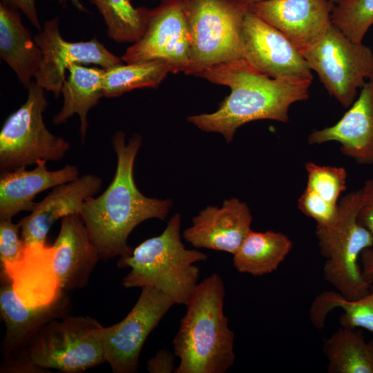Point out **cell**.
<instances>
[{
    "label": "cell",
    "mask_w": 373,
    "mask_h": 373,
    "mask_svg": "<svg viewBox=\"0 0 373 373\" xmlns=\"http://www.w3.org/2000/svg\"><path fill=\"white\" fill-rule=\"evenodd\" d=\"M307 180L306 188L334 206H338L341 193L346 190L347 171L344 167L305 164Z\"/></svg>",
    "instance_id": "30"
},
{
    "label": "cell",
    "mask_w": 373,
    "mask_h": 373,
    "mask_svg": "<svg viewBox=\"0 0 373 373\" xmlns=\"http://www.w3.org/2000/svg\"><path fill=\"white\" fill-rule=\"evenodd\" d=\"M175 304L165 293L152 287H144L125 318L104 327L102 343L106 362L113 372H137L139 356L145 341Z\"/></svg>",
    "instance_id": "10"
},
{
    "label": "cell",
    "mask_w": 373,
    "mask_h": 373,
    "mask_svg": "<svg viewBox=\"0 0 373 373\" xmlns=\"http://www.w3.org/2000/svg\"><path fill=\"white\" fill-rule=\"evenodd\" d=\"M19 222L13 223L12 219L0 220V260L1 268L3 269L19 262L23 257L26 245L19 231Z\"/></svg>",
    "instance_id": "31"
},
{
    "label": "cell",
    "mask_w": 373,
    "mask_h": 373,
    "mask_svg": "<svg viewBox=\"0 0 373 373\" xmlns=\"http://www.w3.org/2000/svg\"><path fill=\"white\" fill-rule=\"evenodd\" d=\"M243 59L273 78L312 79V70L301 52L280 31L248 10L242 27Z\"/></svg>",
    "instance_id": "13"
},
{
    "label": "cell",
    "mask_w": 373,
    "mask_h": 373,
    "mask_svg": "<svg viewBox=\"0 0 373 373\" xmlns=\"http://www.w3.org/2000/svg\"><path fill=\"white\" fill-rule=\"evenodd\" d=\"M225 287L213 273L198 283L173 339L175 373H225L236 360L234 332L224 313Z\"/></svg>",
    "instance_id": "3"
},
{
    "label": "cell",
    "mask_w": 373,
    "mask_h": 373,
    "mask_svg": "<svg viewBox=\"0 0 373 373\" xmlns=\"http://www.w3.org/2000/svg\"><path fill=\"white\" fill-rule=\"evenodd\" d=\"M78 168L67 164L49 171L46 161L41 160L32 170L20 168L1 173L0 220L12 219L21 211H32L36 203L34 198L39 193L59 184L77 179Z\"/></svg>",
    "instance_id": "21"
},
{
    "label": "cell",
    "mask_w": 373,
    "mask_h": 373,
    "mask_svg": "<svg viewBox=\"0 0 373 373\" xmlns=\"http://www.w3.org/2000/svg\"><path fill=\"white\" fill-rule=\"evenodd\" d=\"M361 192V198L358 212V220L369 231L373 238V178L367 180L364 182Z\"/></svg>",
    "instance_id": "33"
},
{
    "label": "cell",
    "mask_w": 373,
    "mask_h": 373,
    "mask_svg": "<svg viewBox=\"0 0 373 373\" xmlns=\"http://www.w3.org/2000/svg\"><path fill=\"white\" fill-rule=\"evenodd\" d=\"M328 93L344 107L356 99L357 90L373 78V52L352 41L332 23L312 46L301 52Z\"/></svg>",
    "instance_id": "9"
},
{
    "label": "cell",
    "mask_w": 373,
    "mask_h": 373,
    "mask_svg": "<svg viewBox=\"0 0 373 373\" xmlns=\"http://www.w3.org/2000/svg\"><path fill=\"white\" fill-rule=\"evenodd\" d=\"M307 142H336L342 154L357 164H373V78L365 82L358 97L335 124L313 131Z\"/></svg>",
    "instance_id": "16"
},
{
    "label": "cell",
    "mask_w": 373,
    "mask_h": 373,
    "mask_svg": "<svg viewBox=\"0 0 373 373\" xmlns=\"http://www.w3.org/2000/svg\"><path fill=\"white\" fill-rule=\"evenodd\" d=\"M237 1H238L240 3H245L246 5L249 6V5L252 4V3L261 2V1H268V0H237Z\"/></svg>",
    "instance_id": "38"
},
{
    "label": "cell",
    "mask_w": 373,
    "mask_h": 373,
    "mask_svg": "<svg viewBox=\"0 0 373 373\" xmlns=\"http://www.w3.org/2000/svg\"><path fill=\"white\" fill-rule=\"evenodd\" d=\"M253 216L247 203L227 199L221 207L207 206L183 231L184 239L195 248L234 254L251 230Z\"/></svg>",
    "instance_id": "15"
},
{
    "label": "cell",
    "mask_w": 373,
    "mask_h": 373,
    "mask_svg": "<svg viewBox=\"0 0 373 373\" xmlns=\"http://www.w3.org/2000/svg\"><path fill=\"white\" fill-rule=\"evenodd\" d=\"M181 225V215H173L161 234L119 258L117 267L131 269L122 279L125 288L152 287L167 294L175 304H186L198 283L200 269L195 263L207 260V256L184 247Z\"/></svg>",
    "instance_id": "4"
},
{
    "label": "cell",
    "mask_w": 373,
    "mask_h": 373,
    "mask_svg": "<svg viewBox=\"0 0 373 373\" xmlns=\"http://www.w3.org/2000/svg\"><path fill=\"white\" fill-rule=\"evenodd\" d=\"M360 260L363 277L368 282L373 283V247L363 250Z\"/></svg>",
    "instance_id": "36"
},
{
    "label": "cell",
    "mask_w": 373,
    "mask_h": 373,
    "mask_svg": "<svg viewBox=\"0 0 373 373\" xmlns=\"http://www.w3.org/2000/svg\"><path fill=\"white\" fill-rule=\"evenodd\" d=\"M361 198V189L344 195L334 221L316 229L320 252L325 260L323 277L349 299L364 296L373 286L363 277L358 263L363 251L373 247L372 236L358 220Z\"/></svg>",
    "instance_id": "5"
},
{
    "label": "cell",
    "mask_w": 373,
    "mask_h": 373,
    "mask_svg": "<svg viewBox=\"0 0 373 373\" xmlns=\"http://www.w3.org/2000/svg\"><path fill=\"white\" fill-rule=\"evenodd\" d=\"M34 39L43 55L35 76V82L44 90L52 92L55 98L60 96L66 70L70 65L93 64L107 69L123 64L121 57L110 52L96 37L79 42L64 39L58 17L46 21Z\"/></svg>",
    "instance_id": "12"
},
{
    "label": "cell",
    "mask_w": 373,
    "mask_h": 373,
    "mask_svg": "<svg viewBox=\"0 0 373 373\" xmlns=\"http://www.w3.org/2000/svg\"><path fill=\"white\" fill-rule=\"evenodd\" d=\"M329 373H373V338L359 328L342 327L324 341Z\"/></svg>",
    "instance_id": "25"
},
{
    "label": "cell",
    "mask_w": 373,
    "mask_h": 373,
    "mask_svg": "<svg viewBox=\"0 0 373 373\" xmlns=\"http://www.w3.org/2000/svg\"><path fill=\"white\" fill-rule=\"evenodd\" d=\"M199 77L229 87L231 93L213 113L191 115L187 121L202 131L220 133L227 143L246 123L260 119L287 122L291 105L308 99L312 80L270 77L243 58L209 68Z\"/></svg>",
    "instance_id": "1"
},
{
    "label": "cell",
    "mask_w": 373,
    "mask_h": 373,
    "mask_svg": "<svg viewBox=\"0 0 373 373\" xmlns=\"http://www.w3.org/2000/svg\"><path fill=\"white\" fill-rule=\"evenodd\" d=\"M53 247L34 244L26 246L21 259L1 269L12 283L20 300L29 307L50 305L64 293L53 268Z\"/></svg>",
    "instance_id": "20"
},
{
    "label": "cell",
    "mask_w": 373,
    "mask_h": 373,
    "mask_svg": "<svg viewBox=\"0 0 373 373\" xmlns=\"http://www.w3.org/2000/svg\"><path fill=\"white\" fill-rule=\"evenodd\" d=\"M331 21L352 41L362 42L373 25V0H345L336 5Z\"/></svg>",
    "instance_id": "29"
},
{
    "label": "cell",
    "mask_w": 373,
    "mask_h": 373,
    "mask_svg": "<svg viewBox=\"0 0 373 373\" xmlns=\"http://www.w3.org/2000/svg\"><path fill=\"white\" fill-rule=\"evenodd\" d=\"M331 2H332L335 5H338L342 2H343L345 0H329Z\"/></svg>",
    "instance_id": "39"
},
{
    "label": "cell",
    "mask_w": 373,
    "mask_h": 373,
    "mask_svg": "<svg viewBox=\"0 0 373 373\" xmlns=\"http://www.w3.org/2000/svg\"><path fill=\"white\" fill-rule=\"evenodd\" d=\"M52 247L53 268L61 288L73 290L86 286L101 258L79 215L61 218L60 230Z\"/></svg>",
    "instance_id": "19"
},
{
    "label": "cell",
    "mask_w": 373,
    "mask_h": 373,
    "mask_svg": "<svg viewBox=\"0 0 373 373\" xmlns=\"http://www.w3.org/2000/svg\"><path fill=\"white\" fill-rule=\"evenodd\" d=\"M106 26L107 36L118 43H135L144 35L152 9L134 7L131 0H89Z\"/></svg>",
    "instance_id": "27"
},
{
    "label": "cell",
    "mask_w": 373,
    "mask_h": 373,
    "mask_svg": "<svg viewBox=\"0 0 373 373\" xmlns=\"http://www.w3.org/2000/svg\"><path fill=\"white\" fill-rule=\"evenodd\" d=\"M26 102L8 117L0 132V171L26 168L41 160L59 161L70 148L64 138L46 128L43 113L48 106L44 89L32 82Z\"/></svg>",
    "instance_id": "8"
},
{
    "label": "cell",
    "mask_w": 373,
    "mask_h": 373,
    "mask_svg": "<svg viewBox=\"0 0 373 373\" xmlns=\"http://www.w3.org/2000/svg\"><path fill=\"white\" fill-rule=\"evenodd\" d=\"M69 76L63 84V106L52 119L55 124L65 123L74 114L80 119L79 133L84 143L88 129L87 115L104 97L102 79L104 68H88L74 64L68 68Z\"/></svg>",
    "instance_id": "23"
},
{
    "label": "cell",
    "mask_w": 373,
    "mask_h": 373,
    "mask_svg": "<svg viewBox=\"0 0 373 373\" xmlns=\"http://www.w3.org/2000/svg\"><path fill=\"white\" fill-rule=\"evenodd\" d=\"M297 206L302 213L314 219L320 226L332 222L338 211V206L329 204L307 188L299 197Z\"/></svg>",
    "instance_id": "32"
},
{
    "label": "cell",
    "mask_w": 373,
    "mask_h": 373,
    "mask_svg": "<svg viewBox=\"0 0 373 373\" xmlns=\"http://www.w3.org/2000/svg\"><path fill=\"white\" fill-rule=\"evenodd\" d=\"M175 356L167 350H160L147 361L146 370L150 373L175 372Z\"/></svg>",
    "instance_id": "34"
},
{
    "label": "cell",
    "mask_w": 373,
    "mask_h": 373,
    "mask_svg": "<svg viewBox=\"0 0 373 373\" xmlns=\"http://www.w3.org/2000/svg\"><path fill=\"white\" fill-rule=\"evenodd\" d=\"M191 58V41L181 0H160L152 8L147 28L122 56L126 64L162 61L173 73H186Z\"/></svg>",
    "instance_id": "11"
},
{
    "label": "cell",
    "mask_w": 373,
    "mask_h": 373,
    "mask_svg": "<svg viewBox=\"0 0 373 373\" xmlns=\"http://www.w3.org/2000/svg\"><path fill=\"white\" fill-rule=\"evenodd\" d=\"M191 41L186 75L243 58L242 27L249 6L237 0H181Z\"/></svg>",
    "instance_id": "6"
},
{
    "label": "cell",
    "mask_w": 373,
    "mask_h": 373,
    "mask_svg": "<svg viewBox=\"0 0 373 373\" xmlns=\"http://www.w3.org/2000/svg\"><path fill=\"white\" fill-rule=\"evenodd\" d=\"M111 142L117 155L114 177L100 195L84 202L79 214L102 260L131 254L127 240L132 231L144 220H164L173 204L144 195L135 184L133 167L142 137L135 133L126 143L125 133L118 131Z\"/></svg>",
    "instance_id": "2"
},
{
    "label": "cell",
    "mask_w": 373,
    "mask_h": 373,
    "mask_svg": "<svg viewBox=\"0 0 373 373\" xmlns=\"http://www.w3.org/2000/svg\"><path fill=\"white\" fill-rule=\"evenodd\" d=\"M170 73H173L172 68L158 60L122 64L105 69L104 97H116L136 88H157Z\"/></svg>",
    "instance_id": "28"
},
{
    "label": "cell",
    "mask_w": 373,
    "mask_h": 373,
    "mask_svg": "<svg viewBox=\"0 0 373 373\" xmlns=\"http://www.w3.org/2000/svg\"><path fill=\"white\" fill-rule=\"evenodd\" d=\"M293 248L282 232L251 230L233 255V265L240 273L262 276L276 271Z\"/></svg>",
    "instance_id": "24"
},
{
    "label": "cell",
    "mask_w": 373,
    "mask_h": 373,
    "mask_svg": "<svg viewBox=\"0 0 373 373\" xmlns=\"http://www.w3.org/2000/svg\"><path fill=\"white\" fill-rule=\"evenodd\" d=\"M104 327L89 316L67 314L47 323L18 352L44 370L82 372L106 362Z\"/></svg>",
    "instance_id": "7"
},
{
    "label": "cell",
    "mask_w": 373,
    "mask_h": 373,
    "mask_svg": "<svg viewBox=\"0 0 373 373\" xmlns=\"http://www.w3.org/2000/svg\"><path fill=\"white\" fill-rule=\"evenodd\" d=\"M0 56L28 88L39 69L42 52L23 25L18 10L0 3Z\"/></svg>",
    "instance_id": "22"
},
{
    "label": "cell",
    "mask_w": 373,
    "mask_h": 373,
    "mask_svg": "<svg viewBox=\"0 0 373 373\" xmlns=\"http://www.w3.org/2000/svg\"><path fill=\"white\" fill-rule=\"evenodd\" d=\"M62 1H65L66 0H62ZM68 1H70V3L73 4V6L75 8H77L79 11L84 12H88L87 9L81 3L80 0H68Z\"/></svg>",
    "instance_id": "37"
},
{
    "label": "cell",
    "mask_w": 373,
    "mask_h": 373,
    "mask_svg": "<svg viewBox=\"0 0 373 373\" xmlns=\"http://www.w3.org/2000/svg\"><path fill=\"white\" fill-rule=\"evenodd\" d=\"M1 278L0 312L6 326L1 353L6 358L23 349L47 323L68 314L70 303L63 293L50 305L29 307L17 296L10 280L2 274Z\"/></svg>",
    "instance_id": "17"
},
{
    "label": "cell",
    "mask_w": 373,
    "mask_h": 373,
    "mask_svg": "<svg viewBox=\"0 0 373 373\" xmlns=\"http://www.w3.org/2000/svg\"><path fill=\"white\" fill-rule=\"evenodd\" d=\"M329 0H268L249 10L284 34L300 51L314 44L332 23Z\"/></svg>",
    "instance_id": "14"
},
{
    "label": "cell",
    "mask_w": 373,
    "mask_h": 373,
    "mask_svg": "<svg viewBox=\"0 0 373 373\" xmlns=\"http://www.w3.org/2000/svg\"><path fill=\"white\" fill-rule=\"evenodd\" d=\"M1 3L18 10H20L28 19L30 23L39 31L41 27L36 9L35 0H1Z\"/></svg>",
    "instance_id": "35"
},
{
    "label": "cell",
    "mask_w": 373,
    "mask_h": 373,
    "mask_svg": "<svg viewBox=\"0 0 373 373\" xmlns=\"http://www.w3.org/2000/svg\"><path fill=\"white\" fill-rule=\"evenodd\" d=\"M337 308L343 311L339 318L342 327L363 328L373 333V286L367 294L357 299L347 298L336 290L321 292L311 305V323L322 329L327 314Z\"/></svg>",
    "instance_id": "26"
},
{
    "label": "cell",
    "mask_w": 373,
    "mask_h": 373,
    "mask_svg": "<svg viewBox=\"0 0 373 373\" xmlns=\"http://www.w3.org/2000/svg\"><path fill=\"white\" fill-rule=\"evenodd\" d=\"M102 182L99 176L88 173L53 187L50 193L36 203L30 214L19 221L26 246L46 245L53 223L70 215H79L84 202L100 191Z\"/></svg>",
    "instance_id": "18"
}]
</instances>
